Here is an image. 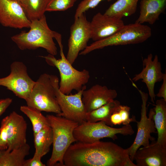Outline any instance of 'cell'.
<instances>
[{"instance_id": "44dd1931", "label": "cell", "mask_w": 166, "mask_h": 166, "mask_svg": "<svg viewBox=\"0 0 166 166\" xmlns=\"http://www.w3.org/2000/svg\"><path fill=\"white\" fill-rule=\"evenodd\" d=\"M139 0H117L106 10L104 14L122 19L136 12Z\"/></svg>"}, {"instance_id": "30bf717a", "label": "cell", "mask_w": 166, "mask_h": 166, "mask_svg": "<svg viewBox=\"0 0 166 166\" xmlns=\"http://www.w3.org/2000/svg\"><path fill=\"white\" fill-rule=\"evenodd\" d=\"M10 72L7 76L0 78V86L5 87L17 97L25 100L35 83L29 75L25 65L14 61L10 66Z\"/></svg>"}, {"instance_id": "6da1fadb", "label": "cell", "mask_w": 166, "mask_h": 166, "mask_svg": "<svg viewBox=\"0 0 166 166\" xmlns=\"http://www.w3.org/2000/svg\"><path fill=\"white\" fill-rule=\"evenodd\" d=\"M64 166H136L126 149L100 140L71 144L63 157Z\"/></svg>"}, {"instance_id": "7402d4cb", "label": "cell", "mask_w": 166, "mask_h": 166, "mask_svg": "<svg viewBox=\"0 0 166 166\" xmlns=\"http://www.w3.org/2000/svg\"><path fill=\"white\" fill-rule=\"evenodd\" d=\"M120 105L121 103L119 101L113 100L97 109L86 112L85 120L93 123L103 121L110 126V116Z\"/></svg>"}, {"instance_id": "9c48e42d", "label": "cell", "mask_w": 166, "mask_h": 166, "mask_svg": "<svg viewBox=\"0 0 166 166\" xmlns=\"http://www.w3.org/2000/svg\"><path fill=\"white\" fill-rule=\"evenodd\" d=\"M57 100L61 113L56 115L78 122L80 124L85 120L86 112L82 100L83 92L85 85L74 94H66L59 89V81L56 76L54 81Z\"/></svg>"}, {"instance_id": "52a82bcc", "label": "cell", "mask_w": 166, "mask_h": 166, "mask_svg": "<svg viewBox=\"0 0 166 166\" xmlns=\"http://www.w3.org/2000/svg\"><path fill=\"white\" fill-rule=\"evenodd\" d=\"M134 131L130 124L116 128L107 125L103 121L90 122L85 121L79 124L74 129L73 135L77 141L90 143L105 138L117 139V134L132 135Z\"/></svg>"}, {"instance_id": "5bb4252c", "label": "cell", "mask_w": 166, "mask_h": 166, "mask_svg": "<svg viewBox=\"0 0 166 166\" xmlns=\"http://www.w3.org/2000/svg\"><path fill=\"white\" fill-rule=\"evenodd\" d=\"M1 121L5 124L8 135L6 150L10 151L27 143V124L22 115L13 111Z\"/></svg>"}, {"instance_id": "d6a6232c", "label": "cell", "mask_w": 166, "mask_h": 166, "mask_svg": "<svg viewBox=\"0 0 166 166\" xmlns=\"http://www.w3.org/2000/svg\"><path fill=\"white\" fill-rule=\"evenodd\" d=\"M15 0L17 1H18V2H20L22 0Z\"/></svg>"}, {"instance_id": "8992f818", "label": "cell", "mask_w": 166, "mask_h": 166, "mask_svg": "<svg viewBox=\"0 0 166 166\" xmlns=\"http://www.w3.org/2000/svg\"><path fill=\"white\" fill-rule=\"evenodd\" d=\"M56 76L44 73L39 76L25 100L27 106L41 112L53 113L56 115L61 113L55 93Z\"/></svg>"}, {"instance_id": "cb8c5ba5", "label": "cell", "mask_w": 166, "mask_h": 166, "mask_svg": "<svg viewBox=\"0 0 166 166\" xmlns=\"http://www.w3.org/2000/svg\"><path fill=\"white\" fill-rule=\"evenodd\" d=\"M49 0H22L19 3L31 21L44 15Z\"/></svg>"}, {"instance_id": "f1b7e54d", "label": "cell", "mask_w": 166, "mask_h": 166, "mask_svg": "<svg viewBox=\"0 0 166 166\" xmlns=\"http://www.w3.org/2000/svg\"><path fill=\"white\" fill-rule=\"evenodd\" d=\"M0 132V150L7 149L8 145V135L5 124L1 121Z\"/></svg>"}, {"instance_id": "7c38bea8", "label": "cell", "mask_w": 166, "mask_h": 166, "mask_svg": "<svg viewBox=\"0 0 166 166\" xmlns=\"http://www.w3.org/2000/svg\"><path fill=\"white\" fill-rule=\"evenodd\" d=\"M31 22L19 2L0 0V23L3 26L19 29L29 28Z\"/></svg>"}, {"instance_id": "277c9868", "label": "cell", "mask_w": 166, "mask_h": 166, "mask_svg": "<svg viewBox=\"0 0 166 166\" xmlns=\"http://www.w3.org/2000/svg\"><path fill=\"white\" fill-rule=\"evenodd\" d=\"M151 35V29L147 25L135 22L124 25L111 36L88 45L79 55H85L95 50L108 46L141 43L148 39Z\"/></svg>"}, {"instance_id": "f546056e", "label": "cell", "mask_w": 166, "mask_h": 166, "mask_svg": "<svg viewBox=\"0 0 166 166\" xmlns=\"http://www.w3.org/2000/svg\"><path fill=\"white\" fill-rule=\"evenodd\" d=\"M41 158L38 156L34 154L31 159L25 160L24 166H45L41 160Z\"/></svg>"}, {"instance_id": "8fae6325", "label": "cell", "mask_w": 166, "mask_h": 166, "mask_svg": "<svg viewBox=\"0 0 166 166\" xmlns=\"http://www.w3.org/2000/svg\"><path fill=\"white\" fill-rule=\"evenodd\" d=\"M90 39V22L83 14L74 19V22L70 28L66 58L71 64L74 63L80 52L87 46Z\"/></svg>"}, {"instance_id": "603a6c76", "label": "cell", "mask_w": 166, "mask_h": 166, "mask_svg": "<svg viewBox=\"0 0 166 166\" xmlns=\"http://www.w3.org/2000/svg\"><path fill=\"white\" fill-rule=\"evenodd\" d=\"M36 154L41 158L49 151L53 144V136L51 128L47 127L39 131L34 136Z\"/></svg>"}, {"instance_id": "d6986e66", "label": "cell", "mask_w": 166, "mask_h": 166, "mask_svg": "<svg viewBox=\"0 0 166 166\" xmlns=\"http://www.w3.org/2000/svg\"><path fill=\"white\" fill-rule=\"evenodd\" d=\"M153 120L157 133L156 141L166 147V101L163 98L156 102Z\"/></svg>"}, {"instance_id": "7a4b0ae2", "label": "cell", "mask_w": 166, "mask_h": 166, "mask_svg": "<svg viewBox=\"0 0 166 166\" xmlns=\"http://www.w3.org/2000/svg\"><path fill=\"white\" fill-rule=\"evenodd\" d=\"M31 22L29 31H22L13 36L11 38L12 41L21 50L42 48L49 54L56 55L57 48L53 39L57 32L49 27L45 15Z\"/></svg>"}, {"instance_id": "9a60e30c", "label": "cell", "mask_w": 166, "mask_h": 166, "mask_svg": "<svg viewBox=\"0 0 166 166\" xmlns=\"http://www.w3.org/2000/svg\"><path fill=\"white\" fill-rule=\"evenodd\" d=\"M124 25L122 19L98 12L90 22L91 39L94 42L113 34Z\"/></svg>"}, {"instance_id": "d4e9b609", "label": "cell", "mask_w": 166, "mask_h": 166, "mask_svg": "<svg viewBox=\"0 0 166 166\" xmlns=\"http://www.w3.org/2000/svg\"><path fill=\"white\" fill-rule=\"evenodd\" d=\"M20 110L31 122L34 136L41 130L50 126L47 117L44 116L41 111L27 105L21 106Z\"/></svg>"}, {"instance_id": "2e32d148", "label": "cell", "mask_w": 166, "mask_h": 166, "mask_svg": "<svg viewBox=\"0 0 166 166\" xmlns=\"http://www.w3.org/2000/svg\"><path fill=\"white\" fill-rule=\"evenodd\" d=\"M117 96L116 90L96 84L83 91L82 100L86 112H88L114 100Z\"/></svg>"}, {"instance_id": "836d02e7", "label": "cell", "mask_w": 166, "mask_h": 166, "mask_svg": "<svg viewBox=\"0 0 166 166\" xmlns=\"http://www.w3.org/2000/svg\"></svg>"}, {"instance_id": "4dcf8cb0", "label": "cell", "mask_w": 166, "mask_h": 166, "mask_svg": "<svg viewBox=\"0 0 166 166\" xmlns=\"http://www.w3.org/2000/svg\"><path fill=\"white\" fill-rule=\"evenodd\" d=\"M12 102V99L10 98L0 99V116L5 111Z\"/></svg>"}, {"instance_id": "484cf974", "label": "cell", "mask_w": 166, "mask_h": 166, "mask_svg": "<svg viewBox=\"0 0 166 166\" xmlns=\"http://www.w3.org/2000/svg\"><path fill=\"white\" fill-rule=\"evenodd\" d=\"M131 108L127 105H120L114 111L110 118V126L111 127L121 124L126 125L131 122H136L135 116L130 117Z\"/></svg>"}, {"instance_id": "e0dca14e", "label": "cell", "mask_w": 166, "mask_h": 166, "mask_svg": "<svg viewBox=\"0 0 166 166\" xmlns=\"http://www.w3.org/2000/svg\"><path fill=\"white\" fill-rule=\"evenodd\" d=\"M134 160L136 166H166V147L153 140L148 145L137 150Z\"/></svg>"}, {"instance_id": "1f68e13d", "label": "cell", "mask_w": 166, "mask_h": 166, "mask_svg": "<svg viewBox=\"0 0 166 166\" xmlns=\"http://www.w3.org/2000/svg\"><path fill=\"white\" fill-rule=\"evenodd\" d=\"M163 83L159 92L156 96L161 97L166 101V73H165L163 79Z\"/></svg>"}, {"instance_id": "4316f807", "label": "cell", "mask_w": 166, "mask_h": 166, "mask_svg": "<svg viewBox=\"0 0 166 166\" xmlns=\"http://www.w3.org/2000/svg\"><path fill=\"white\" fill-rule=\"evenodd\" d=\"M77 0H49L46 11H64L71 8Z\"/></svg>"}, {"instance_id": "4fadbf2b", "label": "cell", "mask_w": 166, "mask_h": 166, "mask_svg": "<svg viewBox=\"0 0 166 166\" xmlns=\"http://www.w3.org/2000/svg\"><path fill=\"white\" fill-rule=\"evenodd\" d=\"M152 55L149 54L143 61V68L139 73L136 74L132 78L134 81L140 80L145 84L148 91L151 101L154 103L156 95L154 92L156 83L162 81L165 74L162 71L161 64L156 55L152 60Z\"/></svg>"}, {"instance_id": "5b68a950", "label": "cell", "mask_w": 166, "mask_h": 166, "mask_svg": "<svg viewBox=\"0 0 166 166\" xmlns=\"http://www.w3.org/2000/svg\"><path fill=\"white\" fill-rule=\"evenodd\" d=\"M60 48V59H57L49 54L41 57L45 59L49 65L58 69L60 77L59 89L63 93L69 94L73 90L77 92L81 90L88 83L90 76L87 70L79 71L74 68L65 57L63 48Z\"/></svg>"}, {"instance_id": "ba28073f", "label": "cell", "mask_w": 166, "mask_h": 166, "mask_svg": "<svg viewBox=\"0 0 166 166\" xmlns=\"http://www.w3.org/2000/svg\"><path fill=\"white\" fill-rule=\"evenodd\" d=\"M132 85L139 92L142 101L140 119V121L136 122L137 128L136 136L132 144L126 149L131 160L133 162L137 150L141 146L145 147L149 145V140L152 141L155 140V138L151 136V134L156 133L157 131L153 120V108L150 110L148 117L147 115L146 105L148 94L138 89L133 83Z\"/></svg>"}, {"instance_id": "83f0119b", "label": "cell", "mask_w": 166, "mask_h": 166, "mask_svg": "<svg viewBox=\"0 0 166 166\" xmlns=\"http://www.w3.org/2000/svg\"><path fill=\"white\" fill-rule=\"evenodd\" d=\"M105 0H83L79 4L76 10L74 19L76 18L87 10L96 7Z\"/></svg>"}, {"instance_id": "ac0fdd59", "label": "cell", "mask_w": 166, "mask_h": 166, "mask_svg": "<svg viewBox=\"0 0 166 166\" xmlns=\"http://www.w3.org/2000/svg\"><path fill=\"white\" fill-rule=\"evenodd\" d=\"M166 0H141L139 16L135 23L152 25L165 11Z\"/></svg>"}, {"instance_id": "3957f363", "label": "cell", "mask_w": 166, "mask_h": 166, "mask_svg": "<svg viewBox=\"0 0 166 166\" xmlns=\"http://www.w3.org/2000/svg\"><path fill=\"white\" fill-rule=\"evenodd\" d=\"M46 117L52 128L53 136L52 153L46 164L48 166H64V155L72 143L77 141L73 132L79 124L57 115H48Z\"/></svg>"}, {"instance_id": "ffe728a7", "label": "cell", "mask_w": 166, "mask_h": 166, "mask_svg": "<svg viewBox=\"0 0 166 166\" xmlns=\"http://www.w3.org/2000/svg\"><path fill=\"white\" fill-rule=\"evenodd\" d=\"M30 148L26 143L10 151L0 150V166H24L25 158L29 154Z\"/></svg>"}]
</instances>
